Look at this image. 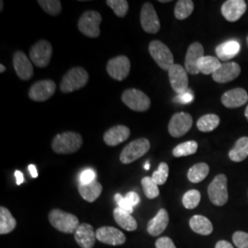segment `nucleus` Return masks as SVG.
<instances>
[{
    "label": "nucleus",
    "instance_id": "nucleus-11",
    "mask_svg": "<svg viewBox=\"0 0 248 248\" xmlns=\"http://www.w3.org/2000/svg\"><path fill=\"white\" fill-rule=\"evenodd\" d=\"M192 116L186 112H177L172 116L169 124V132L172 137L178 138L185 135L192 127Z\"/></svg>",
    "mask_w": 248,
    "mask_h": 248
},
{
    "label": "nucleus",
    "instance_id": "nucleus-43",
    "mask_svg": "<svg viewBox=\"0 0 248 248\" xmlns=\"http://www.w3.org/2000/svg\"><path fill=\"white\" fill-rule=\"evenodd\" d=\"M193 98H194V96H193L192 92L190 90H186V92H184L182 94H178L174 100L176 102L181 103V104H187L193 100Z\"/></svg>",
    "mask_w": 248,
    "mask_h": 248
},
{
    "label": "nucleus",
    "instance_id": "nucleus-6",
    "mask_svg": "<svg viewBox=\"0 0 248 248\" xmlns=\"http://www.w3.org/2000/svg\"><path fill=\"white\" fill-rule=\"evenodd\" d=\"M148 50L152 58L163 70L169 71L175 64L173 53H171L169 47L162 42L157 40L151 42Z\"/></svg>",
    "mask_w": 248,
    "mask_h": 248
},
{
    "label": "nucleus",
    "instance_id": "nucleus-15",
    "mask_svg": "<svg viewBox=\"0 0 248 248\" xmlns=\"http://www.w3.org/2000/svg\"><path fill=\"white\" fill-rule=\"evenodd\" d=\"M96 237L99 242L108 246H122L126 242L124 232L110 226H103L96 231Z\"/></svg>",
    "mask_w": 248,
    "mask_h": 248
},
{
    "label": "nucleus",
    "instance_id": "nucleus-23",
    "mask_svg": "<svg viewBox=\"0 0 248 248\" xmlns=\"http://www.w3.org/2000/svg\"><path fill=\"white\" fill-rule=\"evenodd\" d=\"M169 222V213L165 209H161L157 214L148 222L147 232L152 236H158L167 229Z\"/></svg>",
    "mask_w": 248,
    "mask_h": 248
},
{
    "label": "nucleus",
    "instance_id": "nucleus-40",
    "mask_svg": "<svg viewBox=\"0 0 248 248\" xmlns=\"http://www.w3.org/2000/svg\"><path fill=\"white\" fill-rule=\"evenodd\" d=\"M232 241L236 248H248V233L245 232H236L232 235Z\"/></svg>",
    "mask_w": 248,
    "mask_h": 248
},
{
    "label": "nucleus",
    "instance_id": "nucleus-49",
    "mask_svg": "<svg viewBox=\"0 0 248 248\" xmlns=\"http://www.w3.org/2000/svg\"><path fill=\"white\" fill-rule=\"evenodd\" d=\"M6 71V67L3 64H0V73H4Z\"/></svg>",
    "mask_w": 248,
    "mask_h": 248
},
{
    "label": "nucleus",
    "instance_id": "nucleus-37",
    "mask_svg": "<svg viewBox=\"0 0 248 248\" xmlns=\"http://www.w3.org/2000/svg\"><path fill=\"white\" fill-rule=\"evenodd\" d=\"M201 198L202 196L199 190L191 189V190H188L183 196L182 203L186 209L192 210V209H195L196 207L199 205L201 202Z\"/></svg>",
    "mask_w": 248,
    "mask_h": 248
},
{
    "label": "nucleus",
    "instance_id": "nucleus-34",
    "mask_svg": "<svg viewBox=\"0 0 248 248\" xmlns=\"http://www.w3.org/2000/svg\"><path fill=\"white\" fill-rule=\"evenodd\" d=\"M198 150V142L196 141H187L177 145L173 149V155L175 157H183L194 155Z\"/></svg>",
    "mask_w": 248,
    "mask_h": 248
},
{
    "label": "nucleus",
    "instance_id": "nucleus-5",
    "mask_svg": "<svg viewBox=\"0 0 248 248\" xmlns=\"http://www.w3.org/2000/svg\"><path fill=\"white\" fill-rule=\"evenodd\" d=\"M102 17L100 13L94 10H89L82 14L80 17L78 27L83 35L89 38H98L100 34L99 25Z\"/></svg>",
    "mask_w": 248,
    "mask_h": 248
},
{
    "label": "nucleus",
    "instance_id": "nucleus-53",
    "mask_svg": "<svg viewBox=\"0 0 248 248\" xmlns=\"http://www.w3.org/2000/svg\"><path fill=\"white\" fill-rule=\"evenodd\" d=\"M0 4H1V5H0V6H1V9H0V10L2 11V10H3V6H4V2H3V1H0Z\"/></svg>",
    "mask_w": 248,
    "mask_h": 248
},
{
    "label": "nucleus",
    "instance_id": "nucleus-4",
    "mask_svg": "<svg viewBox=\"0 0 248 248\" xmlns=\"http://www.w3.org/2000/svg\"><path fill=\"white\" fill-rule=\"evenodd\" d=\"M150 142L146 138H139L127 144L122 151L120 160L124 165L131 164L143 156L150 150Z\"/></svg>",
    "mask_w": 248,
    "mask_h": 248
},
{
    "label": "nucleus",
    "instance_id": "nucleus-39",
    "mask_svg": "<svg viewBox=\"0 0 248 248\" xmlns=\"http://www.w3.org/2000/svg\"><path fill=\"white\" fill-rule=\"evenodd\" d=\"M169 168L168 164L162 162V163H160L158 169L153 173L152 178L158 186H161L167 182L168 177H169Z\"/></svg>",
    "mask_w": 248,
    "mask_h": 248
},
{
    "label": "nucleus",
    "instance_id": "nucleus-47",
    "mask_svg": "<svg viewBox=\"0 0 248 248\" xmlns=\"http://www.w3.org/2000/svg\"><path fill=\"white\" fill-rule=\"evenodd\" d=\"M15 177H16V180H17V185H20V184L23 183L24 177H23V174L20 171L17 170L15 172Z\"/></svg>",
    "mask_w": 248,
    "mask_h": 248
},
{
    "label": "nucleus",
    "instance_id": "nucleus-45",
    "mask_svg": "<svg viewBox=\"0 0 248 248\" xmlns=\"http://www.w3.org/2000/svg\"><path fill=\"white\" fill-rule=\"evenodd\" d=\"M125 199L128 201L129 203L131 204L132 207H135L137 204L140 202V197L137 193H135L133 191L128 192L125 196Z\"/></svg>",
    "mask_w": 248,
    "mask_h": 248
},
{
    "label": "nucleus",
    "instance_id": "nucleus-42",
    "mask_svg": "<svg viewBox=\"0 0 248 248\" xmlns=\"http://www.w3.org/2000/svg\"><path fill=\"white\" fill-rule=\"evenodd\" d=\"M115 202L116 203L118 204V207L121 208L122 210H124L127 213H133V207L131 206V204L128 202V201L125 199V197H123L121 194L117 193L115 195Z\"/></svg>",
    "mask_w": 248,
    "mask_h": 248
},
{
    "label": "nucleus",
    "instance_id": "nucleus-36",
    "mask_svg": "<svg viewBox=\"0 0 248 248\" xmlns=\"http://www.w3.org/2000/svg\"><path fill=\"white\" fill-rule=\"evenodd\" d=\"M142 186L146 198L153 200L159 195L158 185L153 180L152 177H143L142 179Z\"/></svg>",
    "mask_w": 248,
    "mask_h": 248
},
{
    "label": "nucleus",
    "instance_id": "nucleus-25",
    "mask_svg": "<svg viewBox=\"0 0 248 248\" xmlns=\"http://www.w3.org/2000/svg\"><path fill=\"white\" fill-rule=\"evenodd\" d=\"M78 191L85 201L89 202H94L98 200L102 192V185L96 180L89 184H79Z\"/></svg>",
    "mask_w": 248,
    "mask_h": 248
},
{
    "label": "nucleus",
    "instance_id": "nucleus-30",
    "mask_svg": "<svg viewBox=\"0 0 248 248\" xmlns=\"http://www.w3.org/2000/svg\"><path fill=\"white\" fill-rule=\"evenodd\" d=\"M222 65V62L217 57L214 56H203L200 59L198 62V68L200 73H202L203 75H212L217 71L220 66Z\"/></svg>",
    "mask_w": 248,
    "mask_h": 248
},
{
    "label": "nucleus",
    "instance_id": "nucleus-14",
    "mask_svg": "<svg viewBox=\"0 0 248 248\" xmlns=\"http://www.w3.org/2000/svg\"><path fill=\"white\" fill-rule=\"evenodd\" d=\"M169 78L171 88L178 94L188 90V78L186 69L180 64L175 63L169 70Z\"/></svg>",
    "mask_w": 248,
    "mask_h": 248
},
{
    "label": "nucleus",
    "instance_id": "nucleus-2",
    "mask_svg": "<svg viewBox=\"0 0 248 248\" xmlns=\"http://www.w3.org/2000/svg\"><path fill=\"white\" fill-rule=\"evenodd\" d=\"M89 80V73L83 67H73L62 77L60 90L62 93H71L84 88Z\"/></svg>",
    "mask_w": 248,
    "mask_h": 248
},
{
    "label": "nucleus",
    "instance_id": "nucleus-24",
    "mask_svg": "<svg viewBox=\"0 0 248 248\" xmlns=\"http://www.w3.org/2000/svg\"><path fill=\"white\" fill-rule=\"evenodd\" d=\"M240 52V45L236 41H227L216 47V54L219 60L229 61Z\"/></svg>",
    "mask_w": 248,
    "mask_h": 248
},
{
    "label": "nucleus",
    "instance_id": "nucleus-33",
    "mask_svg": "<svg viewBox=\"0 0 248 248\" xmlns=\"http://www.w3.org/2000/svg\"><path fill=\"white\" fill-rule=\"evenodd\" d=\"M194 10V3L191 0H178L175 7V17L179 20L188 18Z\"/></svg>",
    "mask_w": 248,
    "mask_h": 248
},
{
    "label": "nucleus",
    "instance_id": "nucleus-21",
    "mask_svg": "<svg viewBox=\"0 0 248 248\" xmlns=\"http://www.w3.org/2000/svg\"><path fill=\"white\" fill-rule=\"evenodd\" d=\"M131 131L125 125H116L108 129L104 133L103 139L107 145L116 146L122 142H125L130 137Z\"/></svg>",
    "mask_w": 248,
    "mask_h": 248
},
{
    "label": "nucleus",
    "instance_id": "nucleus-46",
    "mask_svg": "<svg viewBox=\"0 0 248 248\" xmlns=\"http://www.w3.org/2000/svg\"><path fill=\"white\" fill-rule=\"evenodd\" d=\"M215 248H232V244L229 243V242H227V241H225V240H222V241H219L217 244H216V246H215Z\"/></svg>",
    "mask_w": 248,
    "mask_h": 248
},
{
    "label": "nucleus",
    "instance_id": "nucleus-38",
    "mask_svg": "<svg viewBox=\"0 0 248 248\" xmlns=\"http://www.w3.org/2000/svg\"><path fill=\"white\" fill-rule=\"evenodd\" d=\"M106 4L120 18L125 17L129 9V4L126 0H108Z\"/></svg>",
    "mask_w": 248,
    "mask_h": 248
},
{
    "label": "nucleus",
    "instance_id": "nucleus-12",
    "mask_svg": "<svg viewBox=\"0 0 248 248\" xmlns=\"http://www.w3.org/2000/svg\"><path fill=\"white\" fill-rule=\"evenodd\" d=\"M140 20L142 30L151 34L157 33L160 30V20L157 13L150 2L142 5L140 14Z\"/></svg>",
    "mask_w": 248,
    "mask_h": 248
},
{
    "label": "nucleus",
    "instance_id": "nucleus-7",
    "mask_svg": "<svg viewBox=\"0 0 248 248\" xmlns=\"http://www.w3.org/2000/svg\"><path fill=\"white\" fill-rule=\"evenodd\" d=\"M122 100L126 106L138 112L146 111L151 106L149 97L139 89H131L125 90L122 95Z\"/></svg>",
    "mask_w": 248,
    "mask_h": 248
},
{
    "label": "nucleus",
    "instance_id": "nucleus-9",
    "mask_svg": "<svg viewBox=\"0 0 248 248\" xmlns=\"http://www.w3.org/2000/svg\"><path fill=\"white\" fill-rule=\"evenodd\" d=\"M53 55V46L45 40H41L37 42L35 45L31 48L30 58L31 62L35 64L37 67L45 68L52 59Z\"/></svg>",
    "mask_w": 248,
    "mask_h": 248
},
{
    "label": "nucleus",
    "instance_id": "nucleus-26",
    "mask_svg": "<svg viewBox=\"0 0 248 248\" xmlns=\"http://www.w3.org/2000/svg\"><path fill=\"white\" fill-rule=\"evenodd\" d=\"M189 226L196 233L202 235H209L213 231V223L202 215H194L189 220Z\"/></svg>",
    "mask_w": 248,
    "mask_h": 248
},
{
    "label": "nucleus",
    "instance_id": "nucleus-27",
    "mask_svg": "<svg viewBox=\"0 0 248 248\" xmlns=\"http://www.w3.org/2000/svg\"><path fill=\"white\" fill-rule=\"evenodd\" d=\"M113 216L116 222L124 230L133 232L137 229V222L131 213H127L121 208L117 207L113 211Z\"/></svg>",
    "mask_w": 248,
    "mask_h": 248
},
{
    "label": "nucleus",
    "instance_id": "nucleus-41",
    "mask_svg": "<svg viewBox=\"0 0 248 248\" xmlns=\"http://www.w3.org/2000/svg\"><path fill=\"white\" fill-rule=\"evenodd\" d=\"M96 173L93 169H85L79 177L80 184H89L95 181Z\"/></svg>",
    "mask_w": 248,
    "mask_h": 248
},
{
    "label": "nucleus",
    "instance_id": "nucleus-3",
    "mask_svg": "<svg viewBox=\"0 0 248 248\" xmlns=\"http://www.w3.org/2000/svg\"><path fill=\"white\" fill-rule=\"evenodd\" d=\"M49 221L56 230L64 233L76 232L80 225L79 220L76 215L59 209H54L49 213Z\"/></svg>",
    "mask_w": 248,
    "mask_h": 248
},
{
    "label": "nucleus",
    "instance_id": "nucleus-32",
    "mask_svg": "<svg viewBox=\"0 0 248 248\" xmlns=\"http://www.w3.org/2000/svg\"><path fill=\"white\" fill-rule=\"evenodd\" d=\"M220 124V118L216 114H206L201 117L197 122V127L201 132H213Z\"/></svg>",
    "mask_w": 248,
    "mask_h": 248
},
{
    "label": "nucleus",
    "instance_id": "nucleus-20",
    "mask_svg": "<svg viewBox=\"0 0 248 248\" xmlns=\"http://www.w3.org/2000/svg\"><path fill=\"white\" fill-rule=\"evenodd\" d=\"M221 100L223 106L226 108H239L248 102V92L241 88L231 89L222 94Z\"/></svg>",
    "mask_w": 248,
    "mask_h": 248
},
{
    "label": "nucleus",
    "instance_id": "nucleus-51",
    "mask_svg": "<svg viewBox=\"0 0 248 248\" xmlns=\"http://www.w3.org/2000/svg\"><path fill=\"white\" fill-rule=\"evenodd\" d=\"M245 116H246V118H247L248 122V105L247 107V108H246V111H245Z\"/></svg>",
    "mask_w": 248,
    "mask_h": 248
},
{
    "label": "nucleus",
    "instance_id": "nucleus-28",
    "mask_svg": "<svg viewBox=\"0 0 248 248\" xmlns=\"http://www.w3.org/2000/svg\"><path fill=\"white\" fill-rule=\"evenodd\" d=\"M248 156V137H242L235 142L234 147L229 152V158L239 163Z\"/></svg>",
    "mask_w": 248,
    "mask_h": 248
},
{
    "label": "nucleus",
    "instance_id": "nucleus-44",
    "mask_svg": "<svg viewBox=\"0 0 248 248\" xmlns=\"http://www.w3.org/2000/svg\"><path fill=\"white\" fill-rule=\"evenodd\" d=\"M155 248H177L174 242L169 237H160L159 239L155 242Z\"/></svg>",
    "mask_w": 248,
    "mask_h": 248
},
{
    "label": "nucleus",
    "instance_id": "nucleus-48",
    "mask_svg": "<svg viewBox=\"0 0 248 248\" xmlns=\"http://www.w3.org/2000/svg\"><path fill=\"white\" fill-rule=\"evenodd\" d=\"M29 171H30L31 177H34V178L38 177V171H37V169H36L34 165H30L29 166Z\"/></svg>",
    "mask_w": 248,
    "mask_h": 248
},
{
    "label": "nucleus",
    "instance_id": "nucleus-8",
    "mask_svg": "<svg viewBox=\"0 0 248 248\" xmlns=\"http://www.w3.org/2000/svg\"><path fill=\"white\" fill-rule=\"evenodd\" d=\"M208 195L211 202L216 206H223L228 202L227 177L220 174L213 178L212 183L208 187Z\"/></svg>",
    "mask_w": 248,
    "mask_h": 248
},
{
    "label": "nucleus",
    "instance_id": "nucleus-13",
    "mask_svg": "<svg viewBox=\"0 0 248 248\" xmlns=\"http://www.w3.org/2000/svg\"><path fill=\"white\" fill-rule=\"evenodd\" d=\"M56 85L53 80H41L34 83L29 90V97L37 102H43L55 93Z\"/></svg>",
    "mask_w": 248,
    "mask_h": 248
},
{
    "label": "nucleus",
    "instance_id": "nucleus-35",
    "mask_svg": "<svg viewBox=\"0 0 248 248\" xmlns=\"http://www.w3.org/2000/svg\"><path fill=\"white\" fill-rule=\"evenodd\" d=\"M38 4L51 16H57L62 11V4L60 0H39Z\"/></svg>",
    "mask_w": 248,
    "mask_h": 248
},
{
    "label": "nucleus",
    "instance_id": "nucleus-50",
    "mask_svg": "<svg viewBox=\"0 0 248 248\" xmlns=\"http://www.w3.org/2000/svg\"><path fill=\"white\" fill-rule=\"evenodd\" d=\"M144 169H145V170H148V169H150V165H149V162H148V161L145 163Z\"/></svg>",
    "mask_w": 248,
    "mask_h": 248
},
{
    "label": "nucleus",
    "instance_id": "nucleus-19",
    "mask_svg": "<svg viewBox=\"0 0 248 248\" xmlns=\"http://www.w3.org/2000/svg\"><path fill=\"white\" fill-rule=\"evenodd\" d=\"M204 56L203 46L200 43H193L189 45L185 58V69L190 75H198L200 71L198 62Z\"/></svg>",
    "mask_w": 248,
    "mask_h": 248
},
{
    "label": "nucleus",
    "instance_id": "nucleus-17",
    "mask_svg": "<svg viewBox=\"0 0 248 248\" xmlns=\"http://www.w3.org/2000/svg\"><path fill=\"white\" fill-rule=\"evenodd\" d=\"M223 18L230 22H235L245 14L247 4L244 0H227L222 6Z\"/></svg>",
    "mask_w": 248,
    "mask_h": 248
},
{
    "label": "nucleus",
    "instance_id": "nucleus-18",
    "mask_svg": "<svg viewBox=\"0 0 248 248\" xmlns=\"http://www.w3.org/2000/svg\"><path fill=\"white\" fill-rule=\"evenodd\" d=\"M240 74L241 67L237 62H222L220 68L213 74V78L215 82L223 84L237 78Z\"/></svg>",
    "mask_w": 248,
    "mask_h": 248
},
{
    "label": "nucleus",
    "instance_id": "nucleus-52",
    "mask_svg": "<svg viewBox=\"0 0 248 248\" xmlns=\"http://www.w3.org/2000/svg\"><path fill=\"white\" fill-rule=\"evenodd\" d=\"M160 3H169L170 2V0H160Z\"/></svg>",
    "mask_w": 248,
    "mask_h": 248
},
{
    "label": "nucleus",
    "instance_id": "nucleus-29",
    "mask_svg": "<svg viewBox=\"0 0 248 248\" xmlns=\"http://www.w3.org/2000/svg\"><path fill=\"white\" fill-rule=\"evenodd\" d=\"M17 221L9 210L1 206L0 207V234H7L16 228Z\"/></svg>",
    "mask_w": 248,
    "mask_h": 248
},
{
    "label": "nucleus",
    "instance_id": "nucleus-22",
    "mask_svg": "<svg viewBox=\"0 0 248 248\" xmlns=\"http://www.w3.org/2000/svg\"><path fill=\"white\" fill-rule=\"evenodd\" d=\"M75 239L80 248H92L97 240L96 232L89 223H82L75 232Z\"/></svg>",
    "mask_w": 248,
    "mask_h": 248
},
{
    "label": "nucleus",
    "instance_id": "nucleus-16",
    "mask_svg": "<svg viewBox=\"0 0 248 248\" xmlns=\"http://www.w3.org/2000/svg\"><path fill=\"white\" fill-rule=\"evenodd\" d=\"M13 66L15 72L21 80H30L33 76V66L25 53L17 51L13 55Z\"/></svg>",
    "mask_w": 248,
    "mask_h": 248
},
{
    "label": "nucleus",
    "instance_id": "nucleus-31",
    "mask_svg": "<svg viewBox=\"0 0 248 248\" xmlns=\"http://www.w3.org/2000/svg\"><path fill=\"white\" fill-rule=\"evenodd\" d=\"M210 168L206 163H198L191 167L187 172V178L192 183H199L209 175Z\"/></svg>",
    "mask_w": 248,
    "mask_h": 248
},
{
    "label": "nucleus",
    "instance_id": "nucleus-54",
    "mask_svg": "<svg viewBox=\"0 0 248 248\" xmlns=\"http://www.w3.org/2000/svg\"></svg>",
    "mask_w": 248,
    "mask_h": 248
},
{
    "label": "nucleus",
    "instance_id": "nucleus-1",
    "mask_svg": "<svg viewBox=\"0 0 248 248\" xmlns=\"http://www.w3.org/2000/svg\"><path fill=\"white\" fill-rule=\"evenodd\" d=\"M83 144V138L79 133L65 132L57 134L53 139V152L60 155H68L79 150Z\"/></svg>",
    "mask_w": 248,
    "mask_h": 248
},
{
    "label": "nucleus",
    "instance_id": "nucleus-10",
    "mask_svg": "<svg viewBox=\"0 0 248 248\" xmlns=\"http://www.w3.org/2000/svg\"><path fill=\"white\" fill-rule=\"evenodd\" d=\"M131 71V62L128 57L119 55L108 60L107 63V72L109 77L118 81L125 79Z\"/></svg>",
    "mask_w": 248,
    "mask_h": 248
}]
</instances>
